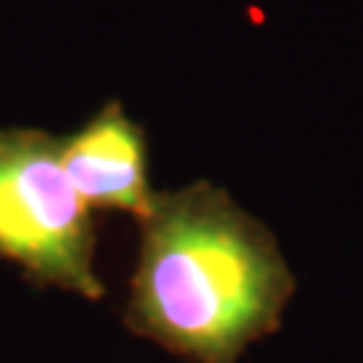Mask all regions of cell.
Returning a JSON list of instances; mask_svg holds the SVG:
<instances>
[{
	"instance_id": "cell-1",
	"label": "cell",
	"mask_w": 363,
	"mask_h": 363,
	"mask_svg": "<svg viewBox=\"0 0 363 363\" xmlns=\"http://www.w3.org/2000/svg\"><path fill=\"white\" fill-rule=\"evenodd\" d=\"M296 277L272 229L223 186L156 191L138 220L124 325L189 363H237L274 334Z\"/></svg>"
},
{
	"instance_id": "cell-2",
	"label": "cell",
	"mask_w": 363,
	"mask_h": 363,
	"mask_svg": "<svg viewBox=\"0 0 363 363\" xmlns=\"http://www.w3.org/2000/svg\"><path fill=\"white\" fill-rule=\"evenodd\" d=\"M0 259L35 286L103 298L97 232L60 156V138L35 127L0 130Z\"/></svg>"
},
{
	"instance_id": "cell-3",
	"label": "cell",
	"mask_w": 363,
	"mask_h": 363,
	"mask_svg": "<svg viewBox=\"0 0 363 363\" xmlns=\"http://www.w3.org/2000/svg\"><path fill=\"white\" fill-rule=\"evenodd\" d=\"M60 156L89 210H121L140 220L154 208L145 130L121 100H108L76 132L60 138Z\"/></svg>"
}]
</instances>
